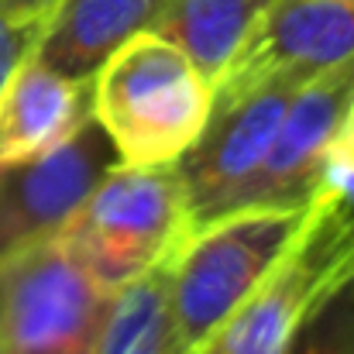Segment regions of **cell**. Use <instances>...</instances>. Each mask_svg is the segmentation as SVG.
I'll list each match as a JSON object with an SVG mask.
<instances>
[{
	"label": "cell",
	"instance_id": "7c38bea8",
	"mask_svg": "<svg viewBox=\"0 0 354 354\" xmlns=\"http://www.w3.org/2000/svg\"><path fill=\"white\" fill-rule=\"evenodd\" d=\"M275 0H158L148 31L183 48L217 86Z\"/></svg>",
	"mask_w": 354,
	"mask_h": 354
},
{
	"label": "cell",
	"instance_id": "52a82bcc",
	"mask_svg": "<svg viewBox=\"0 0 354 354\" xmlns=\"http://www.w3.org/2000/svg\"><path fill=\"white\" fill-rule=\"evenodd\" d=\"M296 90L299 86L272 83L214 104L207 131L176 162L186 186L193 231L244 207V196L265 165V155Z\"/></svg>",
	"mask_w": 354,
	"mask_h": 354
},
{
	"label": "cell",
	"instance_id": "5b68a950",
	"mask_svg": "<svg viewBox=\"0 0 354 354\" xmlns=\"http://www.w3.org/2000/svg\"><path fill=\"white\" fill-rule=\"evenodd\" d=\"M111 296L62 237L0 261V354H97Z\"/></svg>",
	"mask_w": 354,
	"mask_h": 354
},
{
	"label": "cell",
	"instance_id": "6da1fadb",
	"mask_svg": "<svg viewBox=\"0 0 354 354\" xmlns=\"http://www.w3.org/2000/svg\"><path fill=\"white\" fill-rule=\"evenodd\" d=\"M217 90L155 31L131 35L93 76V120L120 165H176L207 131Z\"/></svg>",
	"mask_w": 354,
	"mask_h": 354
},
{
	"label": "cell",
	"instance_id": "8992f818",
	"mask_svg": "<svg viewBox=\"0 0 354 354\" xmlns=\"http://www.w3.org/2000/svg\"><path fill=\"white\" fill-rule=\"evenodd\" d=\"M118 155L97 120L35 158L0 165V261L52 241L76 217Z\"/></svg>",
	"mask_w": 354,
	"mask_h": 354
},
{
	"label": "cell",
	"instance_id": "ba28073f",
	"mask_svg": "<svg viewBox=\"0 0 354 354\" xmlns=\"http://www.w3.org/2000/svg\"><path fill=\"white\" fill-rule=\"evenodd\" d=\"M348 59L354 0H275L214 90L217 100H231L272 83L303 86Z\"/></svg>",
	"mask_w": 354,
	"mask_h": 354
},
{
	"label": "cell",
	"instance_id": "7a4b0ae2",
	"mask_svg": "<svg viewBox=\"0 0 354 354\" xmlns=\"http://www.w3.org/2000/svg\"><path fill=\"white\" fill-rule=\"evenodd\" d=\"M189 234L193 214L179 169L118 162L59 237L107 292H118L169 265Z\"/></svg>",
	"mask_w": 354,
	"mask_h": 354
},
{
	"label": "cell",
	"instance_id": "e0dca14e",
	"mask_svg": "<svg viewBox=\"0 0 354 354\" xmlns=\"http://www.w3.org/2000/svg\"><path fill=\"white\" fill-rule=\"evenodd\" d=\"M55 0H0V17L14 21H45L48 7Z\"/></svg>",
	"mask_w": 354,
	"mask_h": 354
},
{
	"label": "cell",
	"instance_id": "8fae6325",
	"mask_svg": "<svg viewBox=\"0 0 354 354\" xmlns=\"http://www.w3.org/2000/svg\"><path fill=\"white\" fill-rule=\"evenodd\" d=\"M158 0H55L41 21L35 59L73 80H93L120 45L151 24Z\"/></svg>",
	"mask_w": 354,
	"mask_h": 354
},
{
	"label": "cell",
	"instance_id": "5bb4252c",
	"mask_svg": "<svg viewBox=\"0 0 354 354\" xmlns=\"http://www.w3.org/2000/svg\"><path fill=\"white\" fill-rule=\"evenodd\" d=\"M289 354H354V272L313 306Z\"/></svg>",
	"mask_w": 354,
	"mask_h": 354
},
{
	"label": "cell",
	"instance_id": "3957f363",
	"mask_svg": "<svg viewBox=\"0 0 354 354\" xmlns=\"http://www.w3.org/2000/svg\"><path fill=\"white\" fill-rule=\"evenodd\" d=\"M310 217L306 207H241L186 237L169 261L172 310L186 354H196L217 327L289 254Z\"/></svg>",
	"mask_w": 354,
	"mask_h": 354
},
{
	"label": "cell",
	"instance_id": "4fadbf2b",
	"mask_svg": "<svg viewBox=\"0 0 354 354\" xmlns=\"http://www.w3.org/2000/svg\"><path fill=\"white\" fill-rule=\"evenodd\" d=\"M97 354H186L172 310L169 265H158L111 296Z\"/></svg>",
	"mask_w": 354,
	"mask_h": 354
},
{
	"label": "cell",
	"instance_id": "30bf717a",
	"mask_svg": "<svg viewBox=\"0 0 354 354\" xmlns=\"http://www.w3.org/2000/svg\"><path fill=\"white\" fill-rule=\"evenodd\" d=\"M93 120V80H73L28 55L0 86V165L35 158Z\"/></svg>",
	"mask_w": 354,
	"mask_h": 354
},
{
	"label": "cell",
	"instance_id": "9a60e30c",
	"mask_svg": "<svg viewBox=\"0 0 354 354\" xmlns=\"http://www.w3.org/2000/svg\"><path fill=\"white\" fill-rule=\"evenodd\" d=\"M313 200H334L354 214V104L324 148Z\"/></svg>",
	"mask_w": 354,
	"mask_h": 354
},
{
	"label": "cell",
	"instance_id": "9c48e42d",
	"mask_svg": "<svg viewBox=\"0 0 354 354\" xmlns=\"http://www.w3.org/2000/svg\"><path fill=\"white\" fill-rule=\"evenodd\" d=\"M351 104L354 59L303 83L286 107L265 165L244 196V207H306L313 200L324 148L341 127Z\"/></svg>",
	"mask_w": 354,
	"mask_h": 354
},
{
	"label": "cell",
	"instance_id": "2e32d148",
	"mask_svg": "<svg viewBox=\"0 0 354 354\" xmlns=\"http://www.w3.org/2000/svg\"><path fill=\"white\" fill-rule=\"evenodd\" d=\"M41 35V21H14L0 17V86L7 76L35 52V41Z\"/></svg>",
	"mask_w": 354,
	"mask_h": 354
},
{
	"label": "cell",
	"instance_id": "277c9868",
	"mask_svg": "<svg viewBox=\"0 0 354 354\" xmlns=\"http://www.w3.org/2000/svg\"><path fill=\"white\" fill-rule=\"evenodd\" d=\"M351 272L354 214L334 200H310L289 254L196 354H289L313 306Z\"/></svg>",
	"mask_w": 354,
	"mask_h": 354
}]
</instances>
